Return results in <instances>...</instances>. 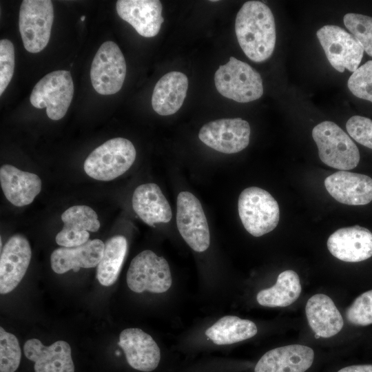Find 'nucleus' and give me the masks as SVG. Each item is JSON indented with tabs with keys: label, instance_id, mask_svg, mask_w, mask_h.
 Masks as SVG:
<instances>
[{
	"label": "nucleus",
	"instance_id": "nucleus-37",
	"mask_svg": "<svg viewBox=\"0 0 372 372\" xmlns=\"http://www.w3.org/2000/svg\"><path fill=\"white\" fill-rule=\"evenodd\" d=\"M315 338L317 339V338H319L320 337L318 335L315 334Z\"/></svg>",
	"mask_w": 372,
	"mask_h": 372
},
{
	"label": "nucleus",
	"instance_id": "nucleus-24",
	"mask_svg": "<svg viewBox=\"0 0 372 372\" xmlns=\"http://www.w3.org/2000/svg\"><path fill=\"white\" fill-rule=\"evenodd\" d=\"M188 88L187 76L180 72L165 74L156 83L152 96L153 110L159 115L176 113L182 106Z\"/></svg>",
	"mask_w": 372,
	"mask_h": 372
},
{
	"label": "nucleus",
	"instance_id": "nucleus-25",
	"mask_svg": "<svg viewBox=\"0 0 372 372\" xmlns=\"http://www.w3.org/2000/svg\"><path fill=\"white\" fill-rule=\"evenodd\" d=\"M305 312L310 327L319 337L331 338L343 327L341 313L327 295L318 293L311 296L306 304Z\"/></svg>",
	"mask_w": 372,
	"mask_h": 372
},
{
	"label": "nucleus",
	"instance_id": "nucleus-4",
	"mask_svg": "<svg viewBox=\"0 0 372 372\" xmlns=\"http://www.w3.org/2000/svg\"><path fill=\"white\" fill-rule=\"evenodd\" d=\"M320 160L327 165L342 171L355 168L360 161L358 147L337 124L323 121L312 130Z\"/></svg>",
	"mask_w": 372,
	"mask_h": 372
},
{
	"label": "nucleus",
	"instance_id": "nucleus-22",
	"mask_svg": "<svg viewBox=\"0 0 372 372\" xmlns=\"http://www.w3.org/2000/svg\"><path fill=\"white\" fill-rule=\"evenodd\" d=\"M0 183L7 200L17 207L32 203L41 190V180L37 174L9 164L0 168Z\"/></svg>",
	"mask_w": 372,
	"mask_h": 372
},
{
	"label": "nucleus",
	"instance_id": "nucleus-36",
	"mask_svg": "<svg viewBox=\"0 0 372 372\" xmlns=\"http://www.w3.org/2000/svg\"><path fill=\"white\" fill-rule=\"evenodd\" d=\"M85 16L83 15V16H82V17H81V21H83L85 20Z\"/></svg>",
	"mask_w": 372,
	"mask_h": 372
},
{
	"label": "nucleus",
	"instance_id": "nucleus-34",
	"mask_svg": "<svg viewBox=\"0 0 372 372\" xmlns=\"http://www.w3.org/2000/svg\"><path fill=\"white\" fill-rule=\"evenodd\" d=\"M349 134L358 143L372 149V120L361 116H353L347 122Z\"/></svg>",
	"mask_w": 372,
	"mask_h": 372
},
{
	"label": "nucleus",
	"instance_id": "nucleus-29",
	"mask_svg": "<svg viewBox=\"0 0 372 372\" xmlns=\"http://www.w3.org/2000/svg\"><path fill=\"white\" fill-rule=\"evenodd\" d=\"M21 351L17 337L0 327V372H14L19 367Z\"/></svg>",
	"mask_w": 372,
	"mask_h": 372
},
{
	"label": "nucleus",
	"instance_id": "nucleus-18",
	"mask_svg": "<svg viewBox=\"0 0 372 372\" xmlns=\"http://www.w3.org/2000/svg\"><path fill=\"white\" fill-rule=\"evenodd\" d=\"M23 351L25 357L34 362V372H74L71 348L65 341L45 346L32 338L25 342Z\"/></svg>",
	"mask_w": 372,
	"mask_h": 372
},
{
	"label": "nucleus",
	"instance_id": "nucleus-32",
	"mask_svg": "<svg viewBox=\"0 0 372 372\" xmlns=\"http://www.w3.org/2000/svg\"><path fill=\"white\" fill-rule=\"evenodd\" d=\"M345 316L348 322L357 326L372 324V290L357 297L347 309Z\"/></svg>",
	"mask_w": 372,
	"mask_h": 372
},
{
	"label": "nucleus",
	"instance_id": "nucleus-28",
	"mask_svg": "<svg viewBox=\"0 0 372 372\" xmlns=\"http://www.w3.org/2000/svg\"><path fill=\"white\" fill-rule=\"evenodd\" d=\"M127 249V240L123 236H113L105 242L103 256L96 269V278L103 286H111L117 280Z\"/></svg>",
	"mask_w": 372,
	"mask_h": 372
},
{
	"label": "nucleus",
	"instance_id": "nucleus-9",
	"mask_svg": "<svg viewBox=\"0 0 372 372\" xmlns=\"http://www.w3.org/2000/svg\"><path fill=\"white\" fill-rule=\"evenodd\" d=\"M126 74V63L119 47L113 41L104 42L91 65L90 79L95 91L102 95L118 92Z\"/></svg>",
	"mask_w": 372,
	"mask_h": 372
},
{
	"label": "nucleus",
	"instance_id": "nucleus-15",
	"mask_svg": "<svg viewBox=\"0 0 372 372\" xmlns=\"http://www.w3.org/2000/svg\"><path fill=\"white\" fill-rule=\"evenodd\" d=\"M118 345L123 350L127 363L134 369L154 371L161 360V351L151 335L137 328L125 329L119 335Z\"/></svg>",
	"mask_w": 372,
	"mask_h": 372
},
{
	"label": "nucleus",
	"instance_id": "nucleus-30",
	"mask_svg": "<svg viewBox=\"0 0 372 372\" xmlns=\"http://www.w3.org/2000/svg\"><path fill=\"white\" fill-rule=\"evenodd\" d=\"M344 23L360 42L364 50L372 56V17L355 13L344 17Z\"/></svg>",
	"mask_w": 372,
	"mask_h": 372
},
{
	"label": "nucleus",
	"instance_id": "nucleus-14",
	"mask_svg": "<svg viewBox=\"0 0 372 372\" xmlns=\"http://www.w3.org/2000/svg\"><path fill=\"white\" fill-rule=\"evenodd\" d=\"M327 248L334 257L344 262L365 260L372 256V233L359 225L340 228L329 237Z\"/></svg>",
	"mask_w": 372,
	"mask_h": 372
},
{
	"label": "nucleus",
	"instance_id": "nucleus-3",
	"mask_svg": "<svg viewBox=\"0 0 372 372\" xmlns=\"http://www.w3.org/2000/svg\"><path fill=\"white\" fill-rule=\"evenodd\" d=\"M215 86L223 96L239 103L260 98L263 94L260 74L249 64L233 56L219 66L214 75Z\"/></svg>",
	"mask_w": 372,
	"mask_h": 372
},
{
	"label": "nucleus",
	"instance_id": "nucleus-13",
	"mask_svg": "<svg viewBox=\"0 0 372 372\" xmlns=\"http://www.w3.org/2000/svg\"><path fill=\"white\" fill-rule=\"evenodd\" d=\"M32 251L27 238L11 236L4 245L0 258V293L6 294L20 283L30 262Z\"/></svg>",
	"mask_w": 372,
	"mask_h": 372
},
{
	"label": "nucleus",
	"instance_id": "nucleus-26",
	"mask_svg": "<svg viewBox=\"0 0 372 372\" xmlns=\"http://www.w3.org/2000/svg\"><path fill=\"white\" fill-rule=\"evenodd\" d=\"M302 287L298 275L288 269L280 273L276 283L259 291L256 296L259 304L268 307H285L293 303L300 296Z\"/></svg>",
	"mask_w": 372,
	"mask_h": 372
},
{
	"label": "nucleus",
	"instance_id": "nucleus-7",
	"mask_svg": "<svg viewBox=\"0 0 372 372\" xmlns=\"http://www.w3.org/2000/svg\"><path fill=\"white\" fill-rule=\"evenodd\" d=\"M54 19L50 0H23L20 6L19 28L25 49L31 53L48 45Z\"/></svg>",
	"mask_w": 372,
	"mask_h": 372
},
{
	"label": "nucleus",
	"instance_id": "nucleus-8",
	"mask_svg": "<svg viewBox=\"0 0 372 372\" xmlns=\"http://www.w3.org/2000/svg\"><path fill=\"white\" fill-rule=\"evenodd\" d=\"M126 280L128 287L138 293L145 291L162 293L167 291L172 283L167 261L151 250H144L132 259Z\"/></svg>",
	"mask_w": 372,
	"mask_h": 372
},
{
	"label": "nucleus",
	"instance_id": "nucleus-10",
	"mask_svg": "<svg viewBox=\"0 0 372 372\" xmlns=\"http://www.w3.org/2000/svg\"><path fill=\"white\" fill-rule=\"evenodd\" d=\"M176 225L187 244L195 251L207 250L210 244L207 220L199 200L186 191L178 194Z\"/></svg>",
	"mask_w": 372,
	"mask_h": 372
},
{
	"label": "nucleus",
	"instance_id": "nucleus-21",
	"mask_svg": "<svg viewBox=\"0 0 372 372\" xmlns=\"http://www.w3.org/2000/svg\"><path fill=\"white\" fill-rule=\"evenodd\" d=\"M105 243L99 239L89 240L85 243L72 247H61L54 250L50 256L51 267L59 274L71 269L95 267L99 263Z\"/></svg>",
	"mask_w": 372,
	"mask_h": 372
},
{
	"label": "nucleus",
	"instance_id": "nucleus-35",
	"mask_svg": "<svg viewBox=\"0 0 372 372\" xmlns=\"http://www.w3.org/2000/svg\"><path fill=\"white\" fill-rule=\"evenodd\" d=\"M338 372H372V364L352 365L342 368Z\"/></svg>",
	"mask_w": 372,
	"mask_h": 372
},
{
	"label": "nucleus",
	"instance_id": "nucleus-5",
	"mask_svg": "<svg viewBox=\"0 0 372 372\" xmlns=\"http://www.w3.org/2000/svg\"><path fill=\"white\" fill-rule=\"evenodd\" d=\"M238 214L245 229L259 237L273 230L280 219L279 205L266 190L249 187L240 194Z\"/></svg>",
	"mask_w": 372,
	"mask_h": 372
},
{
	"label": "nucleus",
	"instance_id": "nucleus-1",
	"mask_svg": "<svg viewBox=\"0 0 372 372\" xmlns=\"http://www.w3.org/2000/svg\"><path fill=\"white\" fill-rule=\"evenodd\" d=\"M235 32L241 49L250 60L262 62L271 56L276 26L273 13L264 3L245 2L236 15Z\"/></svg>",
	"mask_w": 372,
	"mask_h": 372
},
{
	"label": "nucleus",
	"instance_id": "nucleus-31",
	"mask_svg": "<svg viewBox=\"0 0 372 372\" xmlns=\"http://www.w3.org/2000/svg\"><path fill=\"white\" fill-rule=\"evenodd\" d=\"M347 85L353 95L372 102V60L366 61L353 72Z\"/></svg>",
	"mask_w": 372,
	"mask_h": 372
},
{
	"label": "nucleus",
	"instance_id": "nucleus-12",
	"mask_svg": "<svg viewBox=\"0 0 372 372\" xmlns=\"http://www.w3.org/2000/svg\"><path fill=\"white\" fill-rule=\"evenodd\" d=\"M251 129L247 121L240 118H223L205 124L198 138L208 147L225 154L243 150L249 143Z\"/></svg>",
	"mask_w": 372,
	"mask_h": 372
},
{
	"label": "nucleus",
	"instance_id": "nucleus-2",
	"mask_svg": "<svg viewBox=\"0 0 372 372\" xmlns=\"http://www.w3.org/2000/svg\"><path fill=\"white\" fill-rule=\"evenodd\" d=\"M136 149L124 138L110 139L94 149L84 162V170L98 180L109 181L124 174L136 159Z\"/></svg>",
	"mask_w": 372,
	"mask_h": 372
},
{
	"label": "nucleus",
	"instance_id": "nucleus-23",
	"mask_svg": "<svg viewBox=\"0 0 372 372\" xmlns=\"http://www.w3.org/2000/svg\"><path fill=\"white\" fill-rule=\"evenodd\" d=\"M132 201L135 213L148 225L166 223L172 219L170 205L159 186L155 183H146L137 187Z\"/></svg>",
	"mask_w": 372,
	"mask_h": 372
},
{
	"label": "nucleus",
	"instance_id": "nucleus-20",
	"mask_svg": "<svg viewBox=\"0 0 372 372\" xmlns=\"http://www.w3.org/2000/svg\"><path fill=\"white\" fill-rule=\"evenodd\" d=\"M313 359V350L307 346L280 347L265 353L257 362L254 372H305Z\"/></svg>",
	"mask_w": 372,
	"mask_h": 372
},
{
	"label": "nucleus",
	"instance_id": "nucleus-33",
	"mask_svg": "<svg viewBox=\"0 0 372 372\" xmlns=\"http://www.w3.org/2000/svg\"><path fill=\"white\" fill-rule=\"evenodd\" d=\"M14 69V48L8 39L0 41V95L10 83Z\"/></svg>",
	"mask_w": 372,
	"mask_h": 372
},
{
	"label": "nucleus",
	"instance_id": "nucleus-16",
	"mask_svg": "<svg viewBox=\"0 0 372 372\" xmlns=\"http://www.w3.org/2000/svg\"><path fill=\"white\" fill-rule=\"evenodd\" d=\"M324 187L340 203L364 205L372 200V178L364 174L340 170L325 178Z\"/></svg>",
	"mask_w": 372,
	"mask_h": 372
},
{
	"label": "nucleus",
	"instance_id": "nucleus-6",
	"mask_svg": "<svg viewBox=\"0 0 372 372\" xmlns=\"http://www.w3.org/2000/svg\"><path fill=\"white\" fill-rule=\"evenodd\" d=\"M74 94V83L68 70H56L44 76L34 85L30 96L36 108H46L48 116L60 120L66 114Z\"/></svg>",
	"mask_w": 372,
	"mask_h": 372
},
{
	"label": "nucleus",
	"instance_id": "nucleus-27",
	"mask_svg": "<svg viewBox=\"0 0 372 372\" xmlns=\"http://www.w3.org/2000/svg\"><path fill=\"white\" fill-rule=\"evenodd\" d=\"M257 332V327L252 321L234 316H226L209 327L205 335L214 344L225 345L251 338Z\"/></svg>",
	"mask_w": 372,
	"mask_h": 372
},
{
	"label": "nucleus",
	"instance_id": "nucleus-17",
	"mask_svg": "<svg viewBox=\"0 0 372 372\" xmlns=\"http://www.w3.org/2000/svg\"><path fill=\"white\" fill-rule=\"evenodd\" d=\"M116 9L118 15L144 37L158 34L164 21L158 0H119Z\"/></svg>",
	"mask_w": 372,
	"mask_h": 372
},
{
	"label": "nucleus",
	"instance_id": "nucleus-11",
	"mask_svg": "<svg viewBox=\"0 0 372 372\" xmlns=\"http://www.w3.org/2000/svg\"><path fill=\"white\" fill-rule=\"evenodd\" d=\"M317 37L330 64L338 72H355L360 65L364 49L351 34L337 25H324L317 31Z\"/></svg>",
	"mask_w": 372,
	"mask_h": 372
},
{
	"label": "nucleus",
	"instance_id": "nucleus-19",
	"mask_svg": "<svg viewBox=\"0 0 372 372\" xmlns=\"http://www.w3.org/2000/svg\"><path fill=\"white\" fill-rule=\"evenodd\" d=\"M62 229L56 236V243L65 247L81 245L89 240V231H97L100 222L96 213L86 205H75L61 215Z\"/></svg>",
	"mask_w": 372,
	"mask_h": 372
}]
</instances>
